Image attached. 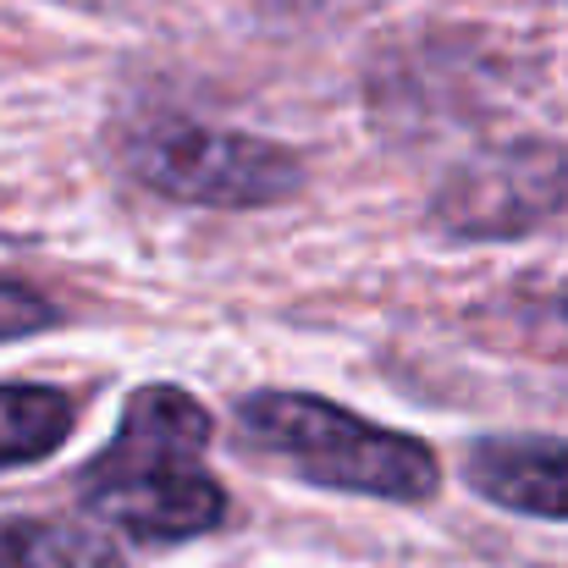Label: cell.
I'll list each match as a JSON object with an SVG mask.
<instances>
[{"instance_id": "cell-1", "label": "cell", "mask_w": 568, "mask_h": 568, "mask_svg": "<svg viewBox=\"0 0 568 568\" xmlns=\"http://www.w3.org/2000/svg\"><path fill=\"white\" fill-rule=\"evenodd\" d=\"M215 414L178 381L128 392L111 442L78 469V508L144 547H183L232 519L226 486L204 469Z\"/></svg>"}, {"instance_id": "cell-2", "label": "cell", "mask_w": 568, "mask_h": 568, "mask_svg": "<svg viewBox=\"0 0 568 568\" xmlns=\"http://www.w3.org/2000/svg\"><path fill=\"white\" fill-rule=\"evenodd\" d=\"M232 425L254 458L276 464L282 475H293L315 491L419 508V503H436V491L447 480L442 458L425 436L365 419L359 408H348L326 392L254 386L237 397Z\"/></svg>"}, {"instance_id": "cell-3", "label": "cell", "mask_w": 568, "mask_h": 568, "mask_svg": "<svg viewBox=\"0 0 568 568\" xmlns=\"http://www.w3.org/2000/svg\"><path fill=\"white\" fill-rule=\"evenodd\" d=\"M122 172L150 189L155 199L189 204V210H276L298 199L310 183V161L276 139L215 128L199 116H139L116 139Z\"/></svg>"}, {"instance_id": "cell-4", "label": "cell", "mask_w": 568, "mask_h": 568, "mask_svg": "<svg viewBox=\"0 0 568 568\" xmlns=\"http://www.w3.org/2000/svg\"><path fill=\"white\" fill-rule=\"evenodd\" d=\"M568 210V144L503 139L464 155L430 193L425 215L453 243H519Z\"/></svg>"}, {"instance_id": "cell-5", "label": "cell", "mask_w": 568, "mask_h": 568, "mask_svg": "<svg viewBox=\"0 0 568 568\" xmlns=\"http://www.w3.org/2000/svg\"><path fill=\"white\" fill-rule=\"evenodd\" d=\"M464 486L519 519L568 525V436H536V430H503L475 436L458 458Z\"/></svg>"}, {"instance_id": "cell-6", "label": "cell", "mask_w": 568, "mask_h": 568, "mask_svg": "<svg viewBox=\"0 0 568 568\" xmlns=\"http://www.w3.org/2000/svg\"><path fill=\"white\" fill-rule=\"evenodd\" d=\"M0 568H128V558L94 519L0 514Z\"/></svg>"}, {"instance_id": "cell-7", "label": "cell", "mask_w": 568, "mask_h": 568, "mask_svg": "<svg viewBox=\"0 0 568 568\" xmlns=\"http://www.w3.org/2000/svg\"><path fill=\"white\" fill-rule=\"evenodd\" d=\"M78 430V397L44 381H0V469L55 458Z\"/></svg>"}, {"instance_id": "cell-8", "label": "cell", "mask_w": 568, "mask_h": 568, "mask_svg": "<svg viewBox=\"0 0 568 568\" xmlns=\"http://www.w3.org/2000/svg\"><path fill=\"white\" fill-rule=\"evenodd\" d=\"M55 326H67V315L44 287H33L22 276H0V343H28Z\"/></svg>"}, {"instance_id": "cell-9", "label": "cell", "mask_w": 568, "mask_h": 568, "mask_svg": "<svg viewBox=\"0 0 568 568\" xmlns=\"http://www.w3.org/2000/svg\"><path fill=\"white\" fill-rule=\"evenodd\" d=\"M552 315H558V326H564V332H568V287H564V293H558V304H552Z\"/></svg>"}]
</instances>
